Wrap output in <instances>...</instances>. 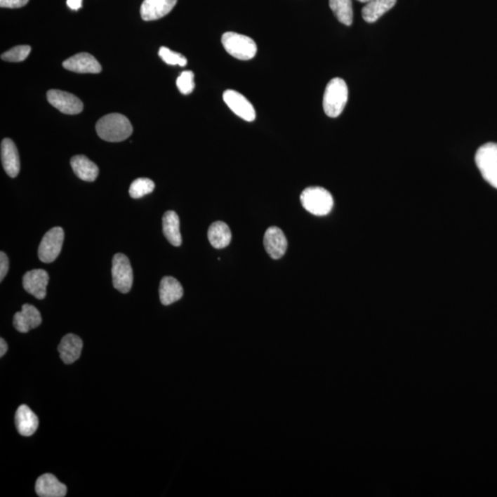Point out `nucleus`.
<instances>
[{
  "mask_svg": "<svg viewBox=\"0 0 497 497\" xmlns=\"http://www.w3.org/2000/svg\"><path fill=\"white\" fill-rule=\"evenodd\" d=\"M98 135L108 142H121L128 138L133 126L128 118L120 114H110L100 118L96 124Z\"/></svg>",
  "mask_w": 497,
  "mask_h": 497,
  "instance_id": "nucleus-1",
  "label": "nucleus"
},
{
  "mask_svg": "<svg viewBox=\"0 0 497 497\" xmlns=\"http://www.w3.org/2000/svg\"><path fill=\"white\" fill-rule=\"evenodd\" d=\"M347 100L348 88L344 79H331L325 88L322 102L325 114L331 118L338 117L344 111Z\"/></svg>",
  "mask_w": 497,
  "mask_h": 497,
  "instance_id": "nucleus-2",
  "label": "nucleus"
},
{
  "mask_svg": "<svg viewBox=\"0 0 497 497\" xmlns=\"http://www.w3.org/2000/svg\"><path fill=\"white\" fill-rule=\"evenodd\" d=\"M300 201L307 212L319 217L329 214L333 206L330 192L318 186L305 189L300 195Z\"/></svg>",
  "mask_w": 497,
  "mask_h": 497,
  "instance_id": "nucleus-3",
  "label": "nucleus"
},
{
  "mask_svg": "<svg viewBox=\"0 0 497 497\" xmlns=\"http://www.w3.org/2000/svg\"><path fill=\"white\" fill-rule=\"evenodd\" d=\"M221 41L225 50L239 60H251L256 55V41L246 35L227 32L222 35Z\"/></svg>",
  "mask_w": 497,
  "mask_h": 497,
  "instance_id": "nucleus-4",
  "label": "nucleus"
},
{
  "mask_svg": "<svg viewBox=\"0 0 497 497\" xmlns=\"http://www.w3.org/2000/svg\"><path fill=\"white\" fill-rule=\"evenodd\" d=\"M475 162L483 178L497 189V144L490 142L479 147Z\"/></svg>",
  "mask_w": 497,
  "mask_h": 497,
  "instance_id": "nucleus-5",
  "label": "nucleus"
},
{
  "mask_svg": "<svg viewBox=\"0 0 497 497\" xmlns=\"http://www.w3.org/2000/svg\"><path fill=\"white\" fill-rule=\"evenodd\" d=\"M112 285L118 291L126 294L132 289L133 269L129 259L123 253L115 254L112 258Z\"/></svg>",
  "mask_w": 497,
  "mask_h": 497,
  "instance_id": "nucleus-6",
  "label": "nucleus"
},
{
  "mask_svg": "<svg viewBox=\"0 0 497 497\" xmlns=\"http://www.w3.org/2000/svg\"><path fill=\"white\" fill-rule=\"evenodd\" d=\"M64 237V230L60 227H53L44 234L38 250L41 262L50 263L58 258L63 246Z\"/></svg>",
  "mask_w": 497,
  "mask_h": 497,
  "instance_id": "nucleus-7",
  "label": "nucleus"
},
{
  "mask_svg": "<svg viewBox=\"0 0 497 497\" xmlns=\"http://www.w3.org/2000/svg\"><path fill=\"white\" fill-rule=\"evenodd\" d=\"M50 105L66 114H78L83 110V103L78 97L67 91L51 90L47 93Z\"/></svg>",
  "mask_w": 497,
  "mask_h": 497,
  "instance_id": "nucleus-8",
  "label": "nucleus"
},
{
  "mask_svg": "<svg viewBox=\"0 0 497 497\" xmlns=\"http://www.w3.org/2000/svg\"><path fill=\"white\" fill-rule=\"evenodd\" d=\"M223 100L230 110L241 119L247 121V122H253L256 120V112L253 105L238 91L233 90L225 91Z\"/></svg>",
  "mask_w": 497,
  "mask_h": 497,
  "instance_id": "nucleus-9",
  "label": "nucleus"
},
{
  "mask_svg": "<svg viewBox=\"0 0 497 497\" xmlns=\"http://www.w3.org/2000/svg\"><path fill=\"white\" fill-rule=\"evenodd\" d=\"M49 283V274L43 269H34L27 272L23 277V288L37 300H44Z\"/></svg>",
  "mask_w": 497,
  "mask_h": 497,
  "instance_id": "nucleus-10",
  "label": "nucleus"
},
{
  "mask_svg": "<svg viewBox=\"0 0 497 497\" xmlns=\"http://www.w3.org/2000/svg\"><path fill=\"white\" fill-rule=\"evenodd\" d=\"M263 244L267 253L273 259H280L285 256L288 241L282 230L277 227H270L266 230Z\"/></svg>",
  "mask_w": 497,
  "mask_h": 497,
  "instance_id": "nucleus-11",
  "label": "nucleus"
},
{
  "mask_svg": "<svg viewBox=\"0 0 497 497\" xmlns=\"http://www.w3.org/2000/svg\"><path fill=\"white\" fill-rule=\"evenodd\" d=\"M41 324L39 310L29 304H25L20 312L14 315L13 325L20 333H26L29 330L35 329Z\"/></svg>",
  "mask_w": 497,
  "mask_h": 497,
  "instance_id": "nucleus-12",
  "label": "nucleus"
},
{
  "mask_svg": "<svg viewBox=\"0 0 497 497\" xmlns=\"http://www.w3.org/2000/svg\"><path fill=\"white\" fill-rule=\"evenodd\" d=\"M178 0H144L140 13L146 22L161 19L171 13Z\"/></svg>",
  "mask_w": 497,
  "mask_h": 497,
  "instance_id": "nucleus-13",
  "label": "nucleus"
},
{
  "mask_svg": "<svg viewBox=\"0 0 497 497\" xmlns=\"http://www.w3.org/2000/svg\"><path fill=\"white\" fill-rule=\"evenodd\" d=\"M65 69L76 73L97 74L102 71V67L93 55L88 53H79L63 62Z\"/></svg>",
  "mask_w": 497,
  "mask_h": 497,
  "instance_id": "nucleus-14",
  "label": "nucleus"
},
{
  "mask_svg": "<svg viewBox=\"0 0 497 497\" xmlns=\"http://www.w3.org/2000/svg\"><path fill=\"white\" fill-rule=\"evenodd\" d=\"M35 492L40 497H64L67 495V488L55 475L46 473L37 479Z\"/></svg>",
  "mask_w": 497,
  "mask_h": 497,
  "instance_id": "nucleus-15",
  "label": "nucleus"
},
{
  "mask_svg": "<svg viewBox=\"0 0 497 497\" xmlns=\"http://www.w3.org/2000/svg\"><path fill=\"white\" fill-rule=\"evenodd\" d=\"M1 161L8 175L15 178L20 173V156L16 145L10 138L3 139L1 142Z\"/></svg>",
  "mask_w": 497,
  "mask_h": 497,
  "instance_id": "nucleus-16",
  "label": "nucleus"
},
{
  "mask_svg": "<svg viewBox=\"0 0 497 497\" xmlns=\"http://www.w3.org/2000/svg\"><path fill=\"white\" fill-rule=\"evenodd\" d=\"M15 424L18 432L23 437H29L37 432L39 427V419L27 405H20L15 416Z\"/></svg>",
  "mask_w": 497,
  "mask_h": 497,
  "instance_id": "nucleus-17",
  "label": "nucleus"
},
{
  "mask_svg": "<svg viewBox=\"0 0 497 497\" xmlns=\"http://www.w3.org/2000/svg\"><path fill=\"white\" fill-rule=\"evenodd\" d=\"M83 342L78 336L69 333L62 338L58 350L60 354V359L65 364H72L81 357Z\"/></svg>",
  "mask_w": 497,
  "mask_h": 497,
  "instance_id": "nucleus-18",
  "label": "nucleus"
},
{
  "mask_svg": "<svg viewBox=\"0 0 497 497\" xmlns=\"http://www.w3.org/2000/svg\"><path fill=\"white\" fill-rule=\"evenodd\" d=\"M183 289L176 278L165 277L159 285V298L165 306L176 303L183 298Z\"/></svg>",
  "mask_w": 497,
  "mask_h": 497,
  "instance_id": "nucleus-19",
  "label": "nucleus"
},
{
  "mask_svg": "<svg viewBox=\"0 0 497 497\" xmlns=\"http://www.w3.org/2000/svg\"><path fill=\"white\" fill-rule=\"evenodd\" d=\"M74 173L85 182H94L99 175V168L84 155L74 156L70 161Z\"/></svg>",
  "mask_w": 497,
  "mask_h": 497,
  "instance_id": "nucleus-20",
  "label": "nucleus"
},
{
  "mask_svg": "<svg viewBox=\"0 0 497 497\" xmlns=\"http://www.w3.org/2000/svg\"><path fill=\"white\" fill-rule=\"evenodd\" d=\"M162 229L165 238L173 246L182 245L183 239L180 232V220L174 211H167L162 218Z\"/></svg>",
  "mask_w": 497,
  "mask_h": 497,
  "instance_id": "nucleus-21",
  "label": "nucleus"
},
{
  "mask_svg": "<svg viewBox=\"0 0 497 497\" xmlns=\"http://www.w3.org/2000/svg\"><path fill=\"white\" fill-rule=\"evenodd\" d=\"M397 0H371L362 8V17L365 22H377L383 15L395 7Z\"/></svg>",
  "mask_w": 497,
  "mask_h": 497,
  "instance_id": "nucleus-22",
  "label": "nucleus"
},
{
  "mask_svg": "<svg viewBox=\"0 0 497 497\" xmlns=\"http://www.w3.org/2000/svg\"><path fill=\"white\" fill-rule=\"evenodd\" d=\"M208 239L213 247L224 249L232 241V232L226 223L217 221L209 227Z\"/></svg>",
  "mask_w": 497,
  "mask_h": 497,
  "instance_id": "nucleus-23",
  "label": "nucleus"
},
{
  "mask_svg": "<svg viewBox=\"0 0 497 497\" xmlns=\"http://www.w3.org/2000/svg\"><path fill=\"white\" fill-rule=\"evenodd\" d=\"M329 5L334 16L340 22L346 26H350L353 23L352 0H329Z\"/></svg>",
  "mask_w": 497,
  "mask_h": 497,
  "instance_id": "nucleus-24",
  "label": "nucleus"
},
{
  "mask_svg": "<svg viewBox=\"0 0 497 497\" xmlns=\"http://www.w3.org/2000/svg\"><path fill=\"white\" fill-rule=\"evenodd\" d=\"M155 188V183L152 180L147 178H138L135 180L130 185L129 194L132 198L138 199L145 195L152 194Z\"/></svg>",
  "mask_w": 497,
  "mask_h": 497,
  "instance_id": "nucleus-25",
  "label": "nucleus"
},
{
  "mask_svg": "<svg viewBox=\"0 0 497 497\" xmlns=\"http://www.w3.org/2000/svg\"><path fill=\"white\" fill-rule=\"evenodd\" d=\"M31 46H18L13 47L8 51L2 54L1 58L7 62H22L25 61L28 58L31 53Z\"/></svg>",
  "mask_w": 497,
  "mask_h": 497,
  "instance_id": "nucleus-26",
  "label": "nucleus"
},
{
  "mask_svg": "<svg viewBox=\"0 0 497 497\" xmlns=\"http://www.w3.org/2000/svg\"><path fill=\"white\" fill-rule=\"evenodd\" d=\"M159 55L168 65H173V66L178 65L180 67H185L187 65V59L185 56L179 53L171 51L168 47H161Z\"/></svg>",
  "mask_w": 497,
  "mask_h": 497,
  "instance_id": "nucleus-27",
  "label": "nucleus"
},
{
  "mask_svg": "<svg viewBox=\"0 0 497 497\" xmlns=\"http://www.w3.org/2000/svg\"><path fill=\"white\" fill-rule=\"evenodd\" d=\"M194 74L190 70L183 71L177 79L176 85L179 91L185 95L193 93L194 90Z\"/></svg>",
  "mask_w": 497,
  "mask_h": 497,
  "instance_id": "nucleus-28",
  "label": "nucleus"
},
{
  "mask_svg": "<svg viewBox=\"0 0 497 497\" xmlns=\"http://www.w3.org/2000/svg\"><path fill=\"white\" fill-rule=\"evenodd\" d=\"M8 267H10V262H8L7 254L4 251H1L0 253V281L1 282L4 277L7 276Z\"/></svg>",
  "mask_w": 497,
  "mask_h": 497,
  "instance_id": "nucleus-29",
  "label": "nucleus"
},
{
  "mask_svg": "<svg viewBox=\"0 0 497 497\" xmlns=\"http://www.w3.org/2000/svg\"><path fill=\"white\" fill-rule=\"evenodd\" d=\"M29 0H0L1 8H19L27 5Z\"/></svg>",
  "mask_w": 497,
  "mask_h": 497,
  "instance_id": "nucleus-30",
  "label": "nucleus"
},
{
  "mask_svg": "<svg viewBox=\"0 0 497 497\" xmlns=\"http://www.w3.org/2000/svg\"><path fill=\"white\" fill-rule=\"evenodd\" d=\"M67 6L73 11H78L81 8L82 0H67Z\"/></svg>",
  "mask_w": 497,
  "mask_h": 497,
  "instance_id": "nucleus-31",
  "label": "nucleus"
},
{
  "mask_svg": "<svg viewBox=\"0 0 497 497\" xmlns=\"http://www.w3.org/2000/svg\"><path fill=\"white\" fill-rule=\"evenodd\" d=\"M8 351V345L7 343H6L5 340L1 338L0 339V357H4V354L7 353Z\"/></svg>",
  "mask_w": 497,
  "mask_h": 497,
  "instance_id": "nucleus-32",
  "label": "nucleus"
},
{
  "mask_svg": "<svg viewBox=\"0 0 497 497\" xmlns=\"http://www.w3.org/2000/svg\"><path fill=\"white\" fill-rule=\"evenodd\" d=\"M357 1L362 2V3H368L371 1V0H357Z\"/></svg>",
  "mask_w": 497,
  "mask_h": 497,
  "instance_id": "nucleus-33",
  "label": "nucleus"
}]
</instances>
